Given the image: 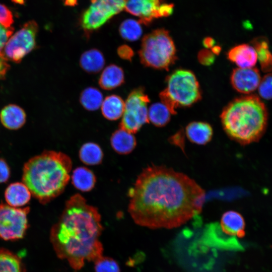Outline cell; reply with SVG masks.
I'll return each instance as SVG.
<instances>
[{
    "label": "cell",
    "mask_w": 272,
    "mask_h": 272,
    "mask_svg": "<svg viewBox=\"0 0 272 272\" xmlns=\"http://www.w3.org/2000/svg\"><path fill=\"white\" fill-rule=\"evenodd\" d=\"M133 221L150 229H173L201 212L205 190L193 179L163 165L144 168L128 191Z\"/></svg>",
    "instance_id": "6da1fadb"
},
{
    "label": "cell",
    "mask_w": 272,
    "mask_h": 272,
    "mask_svg": "<svg viewBox=\"0 0 272 272\" xmlns=\"http://www.w3.org/2000/svg\"><path fill=\"white\" fill-rule=\"evenodd\" d=\"M103 230L98 209L79 193L73 195L50 231V239L57 256L75 270L86 261L102 256L100 237Z\"/></svg>",
    "instance_id": "7a4b0ae2"
},
{
    "label": "cell",
    "mask_w": 272,
    "mask_h": 272,
    "mask_svg": "<svg viewBox=\"0 0 272 272\" xmlns=\"http://www.w3.org/2000/svg\"><path fill=\"white\" fill-rule=\"evenodd\" d=\"M72 168V160L66 154L44 151L25 164L22 181L35 198L46 204L64 191Z\"/></svg>",
    "instance_id": "3957f363"
},
{
    "label": "cell",
    "mask_w": 272,
    "mask_h": 272,
    "mask_svg": "<svg viewBox=\"0 0 272 272\" xmlns=\"http://www.w3.org/2000/svg\"><path fill=\"white\" fill-rule=\"evenodd\" d=\"M220 117L227 135L246 145L258 141L264 133L268 112L260 98L250 95L233 100L223 110Z\"/></svg>",
    "instance_id": "277c9868"
},
{
    "label": "cell",
    "mask_w": 272,
    "mask_h": 272,
    "mask_svg": "<svg viewBox=\"0 0 272 272\" xmlns=\"http://www.w3.org/2000/svg\"><path fill=\"white\" fill-rule=\"evenodd\" d=\"M166 84V88L160 93V97L172 114L176 113L177 108L190 106L201 98L198 82L190 71H175L167 77Z\"/></svg>",
    "instance_id": "5b68a950"
},
{
    "label": "cell",
    "mask_w": 272,
    "mask_h": 272,
    "mask_svg": "<svg viewBox=\"0 0 272 272\" xmlns=\"http://www.w3.org/2000/svg\"><path fill=\"white\" fill-rule=\"evenodd\" d=\"M139 56L146 66L159 70H168L175 62L176 50L169 32L158 29L143 38Z\"/></svg>",
    "instance_id": "8992f818"
},
{
    "label": "cell",
    "mask_w": 272,
    "mask_h": 272,
    "mask_svg": "<svg viewBox=\"0 0 272 272\" xmlns=\"http://www.w3.org/2000/svg\"><path fill=\"white\" fill-rule=\"evenodd\" d=\"M150 102L144 89L140 87L132 91L125 101L119 128L134 133L149 122L148 104Z\"/></svg>",
    "instance_id": "52a82bcc"
},
{
    "label": "cell",
    "mask_w": 272,
    "mask_h": 272,
    "mask_svg": "<svg viewBox=\"0 0 272 272\" xmlns=\"http://www.w3.org/2000/svg\"><path fill=\"white\" fill-rule=\"evenodd\" d=\"M125 0H91L81 18V26L87 33L96 30L125 8Z\"/></svg>",
    "instance_id": "ba28073f"
},
{
    "label": "cell",
    "mask_w": 272,
    "mask_h": 272,
    "mask_svg": "<svg viewBox=\"0 0 272 272\" xmlns=\"http://www.w3.org/2000/svg\"><path fill=\"white\" fill-rule=\"evenodd\" d=\"M38 30L36 22L25 23L9 39L3 51V57L7 60L20 62L35 47Z\"/></svg>",
    "instance_id": "9c48e42d"
},
{
    "label": "cell",
    "mask_w": 272,
    "mask_h": 272,
    "mask_svg": "<svg viewBox=\"0 0 272 272\" xmlns=\"http://www.w3.org/2000/svg\"><path fill=\"white\" fill-rule=\"evenodd\" d=\"M29 207L17 208L0 203V238L16 240L24 237L28 228Z\"/></svg>",
    "instance_id": "30bf717a"
},
{
    "label": "cell",
    "mask_w": 272,
    "mask_h": 272,
    "mask_svg": "<svg viewBox=\"0 0 272 272\" xmlns=\"http://www.w3.org/2000/svg\"><path fill=\"white\" fill-rule=\"evenodd\" d=\"M174 5L162 0H126L125 10L139 18L141 24L148 25L154 19L166 17L173 12Z\"/></svg>",
    "instance_id": "8fae6325"
},
{
    "label": "cell",
    "mask_w": 272,
    "mask_h": 272,
    "mask_svg": "<svg viewBox=\"0 0 272 272\" xmlns=\"http://www.w3.org/2000/svg\"><path fill=\"white\" fill-rule=\"evenodd\" d=\"M259 70L254 67L235 69L231 75V83L237 91L248 94L258 88L261 80Z\"/></svg>",
    "instance_id": "7c38bea8"
},
{
    "label": "cell",
    "mask_w": 272,
    "mask_h": 272,
    "mask_svg": "<svg viewBox=\"0 0 272 272\" xmlns=\"http://www.w3.org/2000/svg\"><path fill=\"white\" fill-rule=\"evenodd\" d=\"M228 58L238 67H252L258 59L254 47L252 45L241 44L232 48L227 53Z\"/></svg>",
    "instance_id": "4fadbf2b"
},
{
    "label": "cell",
    "mask_w": 272,
    "mask_h": 272,
    "mask_svg": "<svg viewBox=\"0 0 272 272\" xmlns=\"http://www.w3.org/2000/svg\"><path fill=\"white\" fill-rule=\"evenodd\" d=\"M220 228L226 235L242 238L245 234V222L243 216L235 211H228L222 216Z\"/></svg>",
    "instance_id": "5bb4252c"
},
{
    "label": "cell",
    "mask_w": 272,
    "mask_h": 272,
    "mask_svg": "<svg viewBox=\"0 0 272 272\" xmlns=\"http://www.w3.org/2000/svg\"><path fill=\"white\" fill-rule=\"evenodd\" d=\"M185 134L192 143L198 145H205L212 140L213 130L211 125L206 122L193 121L185 127Z\"/></svg>",
    "instance_id": "9a60e30c"
},
{
    "label": "cell",
    "mask_w": 272,
    "mask_h": 272,
    "mask_svg": "<svg viewBox=\"0 0 272 272\" xmlns=\"http://www.w3.org/2000/svg\"><path fill=\"white\" fill-rule=\"evenodd\" d=\"M112 148L119 154L126 155L131 153L137 145V141L133 133L119 128L110 138Z\"/></svg>",
    "instance_id": "2e32d148"
},
{
    "label": "cell",
    "mask_w": 272,
    "mask_h": 272,
    "mask_svg": "<svg viewBox=\"0 0 272 272\" xmlns=\"http://www.w3.org/2000/svg\"><path fill=\"white\" fill-rule=\"evenodd\" d=\"M31 193L24 183L15 182L10 184L5 192V198L8 205L20 207L27 203L31 198Z\"/></svg>",
    "instance_id": "e0dca14e"
},
{
    "label": "cell",
    "mask_w": 272,
    "mask_h": 272,
    "mask_svg": "<svg viewBox=\"0 0 272 272\" xmlns=\"http://www.w3.org/2000/svg\"><path fill=\"white\" fill-rule=\"evenodd\" d=\"M26 117L24 110L15 104L5 106L0 113L2 124L10 129L15 130L21 127L25 123Z\"/></svg>",
    "instance_id": "ac0fdd59"
},
{
    "label": "cell",
    "mask_w": 272,
    "mask_h": 272,
    "mask_svg": "<svg viewBox=\"0 0 272 272\" xmlns=\"http://www.w3.org/2000/svg\"><path fill=\"white\" fill-rule=\"evenodd\" d=\"M124 82V74L120 66L111 64L106 66L102 72L99 84L103 89L110 90L120 86Z\"/></svg>",
    "instance_id": "d6986e66"
},
{
    "label": "cell",
    "mask_w": 272,
    "mask_h": 272,
    "mask_svg": "<svg viewBox=\"0 0 272 272\" xmlns=\"http://www.w3.org/2000/svg\"><path fill=\"white\" fill-rule=\"evenodd\" d=\"M71 178L74 186L82 192L91 191L94 187L96 182L94 173L85 167L75 168Z\"/></svg>",
    "instance_id": "ffe728a7"
},
{
    "label": "cell",
    "mask_w": 272,
    "mask_h": 272,
    "mask_svg": "<svg viewBox=\"0 0 272 272\" xmlns=\"http://www.w3.org/2000/svg\"><path fill=\"white\" fill-rule=\"evenodd\" d=\"M105 58L103 53L98 49L93 48L85 51L81 56V67L88 73L99 72L104 67Z\"/></svg>",
    "instance_id": "44dd1931"
},
{
    "label": "cell",
    "mask_w": 272,
    "mask_h": 272,
    "mask_svg": "<svg viewBox=\"0 0 272 272\" xmlns=\"http://www.w3.org/2000/svg\"><path fill=\"white\" fill-rule=\"evenodd\" d=\"M124 105V102L119 96L114 94L108 96L101 106L102 114L108 120H116L122 117Z\"/></svg>",
    "instance_id": "7402d4cb"
},
{
    "label": "cell",
    "mask_w": 272,
    "mask_h": 272,
    "mask_svg": "<svg viewBox=\"0 0 272 272\" xmlns=\"http://www.w3.org/2000/svg\"><path fill=\"white\" fill-rule=\"evenodd\" d=\"M0 272H26L21 255L1 248Z\"/></svg>",
    "instance_id": "603a6c76"
},
{
    "label": "cell",
    "mask_w": 272,
    "mask_h": 272,
    "mask_svg": "<svg viewBox=\"0 0 272 272\" xmlns=\"http://www.w3.org/2000/svg\"><path fill=\"white\" fill-rule=\"evenodd\" d=\"M251 43L256 51L261 70L266 73L271 71L272 53L266 39L262 37L255 38Z\"/></svg>",
    "instance_id": "cb8c5ba5"
},
{
    "label": "cell",
    "mask_w": 272,
    "mask_h": 272,
    "mask_svg": "<svg viewBox=\"0 0 272 272\" xmlns=\"http://www.w3.org/2000/svg\"><path fill=\"white\" fill-rule=\"evenodd\" d=\"M79 155L80 160L87 165H97L103 160V153L100 147L93 142L84 144L80 149Z\"/></svg>",
    "instance_id": "d4e9b609"
},
{
    "label": "cell",
    "mask_w": 272,
    "mask_h": 272,
    "mask_svg": "<svg viewBox=\"0 0 272 272\" xmlns=\"http://www.w3.org/2000/svg\"><path fill=\"white\" fill-rule=\"evenodd\" d=\"M171 113L162 102L155 103L151 105L148 110V119L157 127H163L170 121Z\"/></svg>",
    "instance_id": "484cf974"
},
{
    "label": "cell",
    "mask_w": 272,
    "mask_h": 272,
    "mask_svg": "<svg viewBox=\"0 0 272 272\" xmlns=\"http://www.w3.org/2000/svg\"><path fill=\"white\" fill-rule=\"evenodd\" d=\"M81 105L87 110L95 111L101 107L103 101L102 93L95 87H88L81 93L80 98Z\"/></svg>",
    "instance_id": "4316f807"
},
{
    "label": "cell",
    "mask_w": 272,
    "mask_h": 272,
    "mask_svg": "<svg viewBox=\"0 0 272 272\" xmlns=\"http://www.w3.org/2000/svg\"><path fill=\"white\" fill-rule=\"evenodd\" d=\"M139 21L129 19L124 20L120 24L119 31L122 38L134 41L139 39L142 34V28Z\"/></svg>",
    "instance_id": "83f0119b"
},
{
    "label": "cell",
    "mask_w": 272,
    "mask_h": 272,
    "mask_svg": "<svg viewBox=\"0 0 272 272\" xmlns=\"http://www.w3.org/2000/svg\"><path fill=\"white\" fill-rule=\"evenodd\" d=\"M96 272H120L118 263L108 257L101 256L95 261Z\"/></svg>",
    "instance_id": "f1b7e54d"
},
{
    "label": "cell",
    "mask_w": 272,
    "mask_h": 272,
    "mask_svg": "<svg viewBox=\"0 0 272 272\" xmlns=\"http://www.w3.org/2000/svg\"><path fill=\"white\" fill-rule=\"evenodd\" d=\"M260 97L264 99H272V73L264 75L260 80L258 87Z\"/></svg>",
    "instance_id": "f546056e"
},
{
    "label": "cell",
    "mask_w": 272,
    "mask_h": 272,
    "mask_svg": "<svg viewBox=\"0 0 272 272\" xmlns=\"http://www.w3.org/2000/svg\"><path fill=\"white\" fill-rule=\"evenodd\" d=\"M13 22L11 11L6 6L0 4V24L10 27Z\"/></svg>",
    "instance_id": "4dcf8cb0"
},
{
    "label": "cell",
    "mask_w": 272,
    "mask_h": 272,
    "mask_svg": "<svg viewBox=\"0 0 272 272\" xmlns=\"http://www.w3.org/2000/svg\"><path fill=\"white\" fill-rule=\"evenodd\" d=\"M13 27H7L0 24V56H3V51L7 41L13 34Z\"/></svg>",
    "instance_id": "1f68e13d"
},
{
    "label": "cell",
    "mask_w": 272,
    "mask_h": 272,
    "mask_svg": "<svg viewBox=\"0 0 272 272\" xmlns=\"http://www.w3.org/2000/svg\"><path fill=\"white\" fill-rule=\"evenodd\" d=\"M198 59L202 64L209 65L212 64L215 60V54L208 49H203L198 54Z\"/></svg>",
    "instance_id": "d6a6232c"
},
{
    "label": "cell",
    "mask_w": 272,
    "mask_h": 272,
    "mask_svg": "<svg viewBox=\"0 0 272 272\" xmlns=\"http://www.w3.org/2000/svg\"><path fill=\"white\" fill-rule=\"evenodd\" d=\"M10 176V168L3 159L0 158V183L6 182Z\"/></svg>",
    "instance_id": "836d02e7"
},
{
    "label": "cell",
    "mask_w": 272,
    "mask_h": 272,
    "mask_svg": "<svg viewBox=\"0 0 272 272\" xmlns=\"http://www.w3.org/2000/svg\"><path fill=\"white\" fill-rule=\"evenodd\" d=\"M117 54L121 58L130 60L133 57L134 53L129 46L127 45H122L118 48Z\"/></svg>",
    "instance_id": "e575fe53"
},
{
    "label": "cell",
    "mask_w": 272,
    "mask_h": 272,
    "mask_svg": "<svg viewBox=\"0 0 272 272\" xmlns=\"http://www.w3.org/2000/svg\"><path fill=\"white\" fill-rule=\"evenodd\" d=\"M9 67L10 65L7 62V60L0 56V80L4 78Z\"/></svg>",
    "instance_id": "d590c367"
},
{
    "label": "cell",
    "mask_w": 272,
    "mask_h": 272,
    "mask_svg": "<svg viewBox=\"0 0 272 272\" xmlns=\"http://www.w3.org/2000/svg\"><path fill=\"white\" fill-rule=\"evenodd\" d=\"M183 133L182 130L178 131L172 137V139L170 140L172 141V143L174 144L177 145V143H179V146H182L181 143H183Z\"/></svg>",
    "instance_id": "8d00e7d4"
},
{
    "label": "cell",
    "mask_w": 272,
    "mask_h": 272,
    "mask_svg": "<svg viewBox=\"0 0 272 272\" xmlns=\"http://www.w3.org/2000/svg\"><path fill=\"white\" fill-rule=\"evenodd\" d=\"M215 40L211 37H207L203 40V45L207 48H212L215 46Z\"/></svg>",
    "instance_id": "74e56055"
},
{
    "label": "cell",
    "mask_w": 272,
    "mask_h": 272,
    "mask_svg": "<svg viewBox=\"0 0 272 272\" xmlns=\"http://www.w3.org/2000/svg\"><path fill=\"white\" fill-rule=\"evenodd\" d=\"M221 47L219 46H214L211 48L212 52L215 55V54H218L221 51Z\"/></svg>",
    "instance_id": "f35d334b"
},
{
    "label": "cell",
    "mask_w": 272,
    "mask_h": 272,
    "mask_svg": "<svg viewBox=\"0 0 272 272\" xmlns=\"http://www.w3.org/2000/svg\"><path fill=\"white\" fill-rule=\"evenodd\" d=\"M11 1L16 4H18L20 5L24 4V3L25 2V0H11Z\"/></svg>",
    "instance_id": "ab89813d"
},
{
    "label": "cell",
    "mask_w": 272,
    "mask_h": 272,
    "mask_svg": "<svg viewBox=\"0 0 272 272\" xmlns=\"http://www.w3.org/2000/svg\"><path fill=\"white\" fill-rule=\"evenodd\" d=\"M76 0H65V3L67 5H73L76 3Z\"/></svg>",
    "instance_id": "60d3db41"
}]
</instances>
